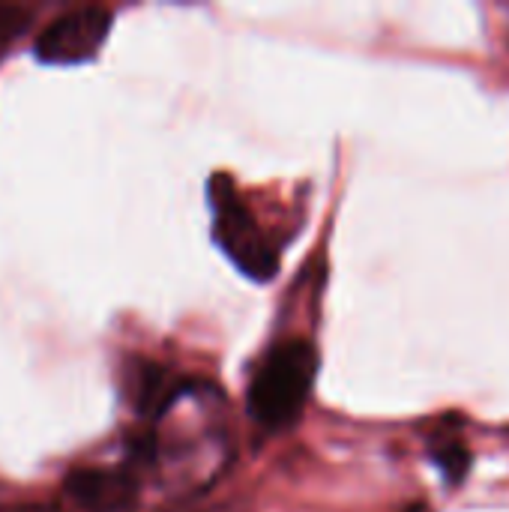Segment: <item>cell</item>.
<instances>
[{
  "instance_id": "obj_1",
  "label": "cell",
  "mask_w": 509,
  "mask_h": 512,
  "mask_svg": "<svg viewBox=\"0 0 509 512\" xmlns=\"http://www.w3.org/2000/svg\"><path fill=\"white\" fill-rule=\"evenodd\" d=\"M315 375L318 351L306 339H285L273 345L252 375L246 396L249 417L267 432L288 429L303 414L315 387Z\"/></svg>"
},
{
  "instance_id": "obj_5",
  "label": "cell",
  "mask_w": 509,
  "mask_h": 512,
  "mask_svg": "<svg viewBox=\"0 0 509 512\" xmlns=\"http://www.w3.org/2000/svg\"><path fill=\"white\" fill-rule=\"evenodd\" d=\"M435 462H438V468L444 471V477L450 480V483H462V477H465V471H468V450L462 447V444H444V447H438L435 450Z\"/></svg>"
},
{
  "instance_id": "obj_6",
  "label": "cell",
  "mask_w": 509,
  "mask_h": 512,
  "mask_svg": "<svg viewBox=\"0 0 509 512\" xmlns=\"http://www.w3.org/2000/svg\"><path fill=\"white\" fill-rule=\"evenodd\" d=\"M27 27V9H18V6H0V45L21 33Z\"/></svg>"
},
{
  "instance_id": "obj_2",
  "label": "cell",
  "mask_w": 509,
  "mask_h": 512,
  "mask_svg": "<svg viewBox=\"0 0 509 512\" xmlns=\"http://www.w3.org/2000/svg\"><path fill=\"white\" fill-rule=\"evenodd\" d=\"M210 210H213V237L216 246L255 282H267L279 270V258L258 228L255 216L240 201L237 189L231 186V177L216 174L210 180Z\"/></svg>"
},
{
  "instance_id": "obj_7",
  "label": "cell",
  "mask_w": 509,
  "mask_h": 512,
  "mask_svg": "<svg viewBox=\"0 0 509 512\" xmlns=\"http://www.w3.org/2000/svg\"><path fill=\"white\" fill-rule=\"evenodd\" d=\"M0 512H60L54 504H6Z\"/></svg>"
},
{
  "instance_id": "obj_4",
  "label": "cell",
  "mask_w": 509,
  "mask_h": 512,
  "mask_svg": "<svg viewBox=\"0 0 509 512\" xmlns=\"http://www.w3.org/2000/svg\"><path fill=\"white\" fill-rule=\"evenodd\" d=\"M144 471L123 453L117 462L78 465L66 474L63 492L84 512H126L141 492Z\"/></svg>"
},
{
  "instance_id": "obj_3",
  "label": "cell",
  "mask_w": 509,
  "mask_h": 512,
  "mask_svg": "<svg viewBox=\"0 0 509 512\" xmlns=\"http://www.w3.org/2000/svg\"><path fill=\"white\" fill-rule=\"evenodd\" d=\"M111 18L114 15L105 6H78L57 15L33 42L36 60L48 66H75L93 60L111 30Z\"/></svg>"
}]
</instances>
